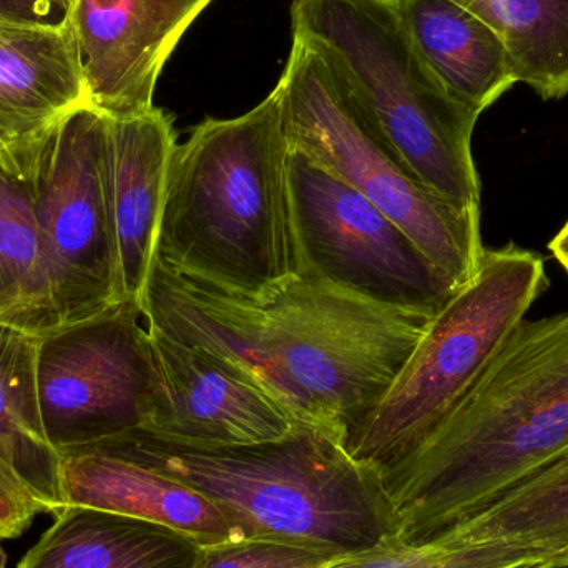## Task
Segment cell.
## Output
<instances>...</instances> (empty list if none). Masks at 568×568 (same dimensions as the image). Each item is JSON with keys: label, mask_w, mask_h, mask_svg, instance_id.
Wrapping results in <instances>:
<instances>
[{"label": "cell", "mask_w": 568, "mask_h": 568, "mask_svg": "<svg viewBox=\"0 0 568 568\" xmlns=\"http://www.w3.org/2000/svg\"><path fill=\"white\" fill-rule=\"evenodd\" d=\"M140 310L149 329L220 357L294 423L344 446L386 396L430 321L304 276L245 297L155 262Z\"/></svg>", "instance_id": "1"}, {"label": "cell", "mask_w": 568, "mask_h": 568, "mask_svg": "<svg viewBox=\"0 0 568 568\" xmlns=\"http://www.w3.org/2000/svg\"><path fill=\"white\" fill-rule=\"evenodd\" d=\"M568 454V311L524 320L446 420L381 470L396 539L426 542Z\"/></svg>", "instance_id": "2"}, {"label": "cell", "mask_w": 568, "mask_h": 568, "mask_svg": "<svg viewBox=\"0 0 568 568\" xmlns=\"http://www.w3.org/2000/svg\"><path fill=\"white\" fill-rule=\"evenodd\" d=\"M282 95L236 119H206L176 143L155 258L163 270L236 296L297 276Z\"/></svg>", "instance_id": "3"}, {"label": "cell", "mask_w": 568, "mask_h": 568, "mask_svg": "<svg viewBox=\"0 0 568 568\" xmlns=\"http://www.w3.org/2000/svg\"><path fill=\"white\" fill-rule=\"evenodd\" d=\"M89 446L202 494L243 540L351 556L396 537L381 470L313 427L297 426L283 439L252 446H189L143 429Z\"/></svg>", "instance_id": "4"}, {"label": "cell", "mask_w": 568, "mask_h": 568, "mask_svg": "<svg viewBox=\"0 0 568 568\" xmlns=\"http://www.w3.org/2000/svg\"><path fill=\"white\" fill-rule=\"evenodd\" d=\"M291 30L337 70L371 125L433 192L480 212L473 156L480 113L420 59L397 0H294Z\"/></svg>", "instance_id": "5"}, {"label": "cell", "mask_w": 568, "mask_h": 568, "mask_svg": "<svg viewBox=\"0 0 568 568\" xmlns=\"http://www.w3.org/2000/svg\"><path fill=\"white\" fill-rule=\"evenodd\" d=\"M549 286L539 253L486 250L476 276L430 317L399 376L347 440L354 459L383 470L420 446L493 363Z\"/></svg>", "instance_id": "6"}, {"label": "cell", "mask_w": 568, "mask_h": 568, "mask_svg": "<svg viewBox=\"0 0 568 568\" xmlns=\"http://www.w3.org/2000/svg\"><path fill=\"white\" fill-rule=\"evenodd\" d=\"M276 89L293 152L386 213L457 287L476 276L486 252L480 212H464L433 192L384 142L323 55L293 39Z\"/></svg>", "instance_id": "7"}, {"label": "cell", "mask_w": 568, "mask_h": 568, "mask_svg": "<svg viewBox=\"0 0 568 568\" xmlns=\"http://www.w3.org/2000/svg\"><path fill=\"white\" fill-rule=\"evenodd\" d=\"M287 186L297 276L424 317L459 290L386 213L293 150Z\"/></svg>", "instance_id": "8"}, {"label": "cell", "mask_w": 568, "mask_h": 568, "mask_svg": "<svg viewBox=\"0 0 568 568\" xmlns=\"http://www.w3.org/2000/svg\"><path fill=\"white\" fill-rule=\"evenodd\" d=\"M106 136L109 116L83 103L40 136L27 170L62 326L120 303Z\"/></svg>", "instance_id": "9"}, {"label": "cell", "mask_w": 568, "mask_h": 568, "mask_svg": "<svg viewBox=\"0 0 568 568\" xmlns=\"http://www.w3.org/2000/svg\"><path fill=\"white\" fill-rule=\"evenodd\" d=\"M133 301L37 339V390L57 453L145 429L160 389L149 327Z\"/></svg>", "instance_id": "10"}, {"label": "cell", "mask_w": 568, "mask_h": 568, "mask_svg": "<svg viewBox=\"0 0 568 568\" xmlns=\"http://www.w3.org/2000/svg\"><path fill=\"white\" fill-rule=\"evenodd\" d=\"M213 0H75L69 23L90 105L112 119L155 109L156 82Z\"/></svg>", "instance_id": "11"}, {"label": "cell", "mask_w": 568, "mask_h": 568, "mask_svg": "<svg viewBox=\"0 0 568 568\" xmlns=\"http://www.w3.org/2000/svg\"><path fill=\"white\" fill-rule=\"evenodd\" d=\"M149 333L160 389L143 430L189 446L229 447L280 440L300 426L225 361L159 331Z\"/></svg>", "instance_id": "12"}, {"label": "cell", "mask_w": 568, "mask_h": 568, "mask_svg": "<svg viewBox=\"0 0 568 568\" xmlns=\"http://www.w3.org/2000/svg\"><path fill=\"white\" fill-rule=\"evenodd\" d=\"M89 103L72 26L0 19V160L27 175L40 136Z\"/></svg>", "instance_id": "13"}, {"label": "cell", "mask_w": 568, "mask_h": 568, "mask_svg": "<svg viewBox=\"0 0 568 568\" xmlns=\"http://www.w3.org/2000/svg\"><path fill=\"white\" fill-rule=\"evenodd\" d=\"M176 143L172 116L156 106L130 119L109 116L106 185L120 301L140 306L155 258L166 175Z\"/></svg>", "instance_id": "14"}, {"label": "cell", "mask_w": 568, "mask_h": 568, "mask_svg": "<svg viewBox=\"0 0 568 568\" xmlns=\"http://www.w3.org/2000/svg\"><path fill=\"white\" fill-rule=\"evenodd\" d=\"M433 540L453 568H568V454Z\"/></svg>", "instance_id": "15"}, {"label": "cell", "mask_w": 568, "mask_h": 568, "mask_svg": "<svg viewBox=\"0 0 568 568\" xmlns=\"http://www.w3.org/2000/svg\"><path fill=\"white\" fill-rule=\"evenodd\" d=\"M60 497L63 507H89L175 530L202 549L243 540L202 494L97 446L60 453Z\"/></svg>", "instance_id": "16"}, {"label": "cell", "mask_w": 568, "mask_h": 568, "mask_svg": "<svg viewBox=\"0 0 568 568\" xmlns=\"http://www.w3.org/2000/svg\"><path fill=\"white\" fill-rule=\"evenodd\" d=\"M404 26L440 85L483 115L516 85L499 33L456 0H397Z\"/></svg>", "instance_id": "17"}, {"label": "cell", "mask_w": 568, "mask_h": 568, "mask_svg": "<svg viewBox=\"0 0 568 568\" xmlns=\"http://www.w3.org/2000/svg\"><path fill=\"white\" fill-rule=\"evenodd\" d=\"M17 568H192L189 537L119 514L65 506Z\"/></svg>", "instance_id": "18"}, {"label": "cell", "mask_w": 568, "mask_h": 568, "mask_svg": "<svg viewBox=\"0 0 568 568\" xmlns=\"http://www.w3.org/2000/svg\"><path fill=\"white\" fill-rule=\"evenodd\" d=\"M0 324L33 336L62 326L29 175L0 160Z\"/></svg>", "instance_id": "19"}, {"label": "cell", "mask_w": 568, "mask_h": 568, "mask_svg": "<svg viewBox=\"0 0 568 568\" xmlns=\"http://www.w3.org/2000/svg\"><path fill=\"white\" fill-rule=\"evenodd\" d=\"M37 339L0 324V457L47 503L62 509L60 454L47 439L37 390Z\"/></svg>", "instance_id": "20"}, {"label": "cell", "mask_w": 568, "mask_h": 568, "mask_svg": "<svg viewBox=\"0 0 568 568\" xmlns=\"http://www.w3.org/2000/svg\"><path fill=\"white\" fill-rule=\"evenodd\" d=\"M489 23L509 50L517 82L540 99L568 95V0H456Z\"/></svg>", "instance_id": "21"}, {"label": "cell", "mask_w": 568, "mask_h": 568, "mask_svg": "<svg viewBox=\"0 0 568 568\" xmlns=\"http://www.w3.org/2000/svg\"><path fill=\"white\" fill-rule=\"evenodd\" d=\"M341 557L275 540H240L200 549L192 568H327Z\"/></svg>", "instance_id": "22"}, {"label": "cell", "mask_w": 568, "mask_h": 568, "mask_svg": "<svg viewBox=\"0 0 568 568\" xmlns=\"http://www.w3.org/2000/svg\"><path fill=\"white\" fill-rule=\"evenodd\" d=\"M40 514L52 506L0 457V544L22 536Z\"/></svg>", "instance_id": "23"}, {"label": "cell", "mask_w": 568, "mask_h": 568, "mask_svg": "<svg viewBox=\"0 0 568 568\" xmlns=\"http://www.w3.org/2000/svg\"><path fill=\"white\" fill-rule=\"evenodd\" d=\"M0 19L53 27L69 23L55 0H0Z\"/></svg>", "instance_id": "24"}, {"label": "cell", "mask_w": 568, "mask_h": 568, "mask_svg": "<svg viewBox=\"0 0 568 568\" xmlns=\"http://www.w3.org/2000/svg\"><path fill=\"white\" fill-rule=\"evenodd\" d=\"M550 253L554 258L560 263L564 270L568 273V222L564 225V229L557 233L556 239L550 242Z\"/></svg>", "instance_id": "25"}, {"label": "cell", "mask_w": 568, "mask_h": 568, "mask_svg": "<svg viewBox=\"0 0 568 568\" xmlns=\"http://www.w3.org/2000/svg\"><path fill=\"white\" fill-rule=\"evenodd\" d=\"M55 2L59 3L62 12L65 13L67 17H70V12H72L73 2H75V0H55Z\"/></svg>", "instance_id": "26"}]
</instances>
